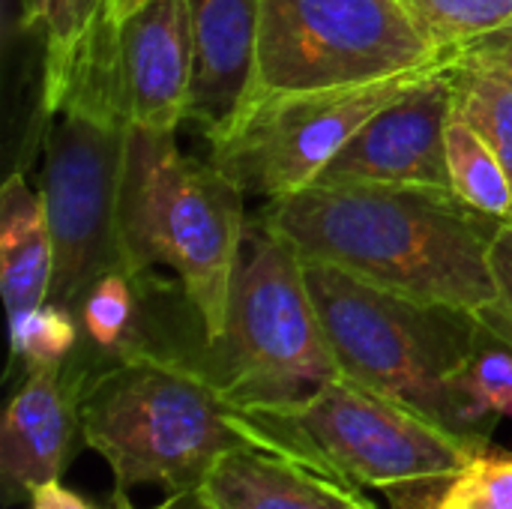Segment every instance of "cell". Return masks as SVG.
I'll use <instances>...</instances> for the list:
<instances>
[{
	"label": "cell",
	"mask_w": 512,
	"mask_h": 509,
	"mask_svg": "<svg viewBox=\"0 0 512 509\" xmlns=\"http://www.w3.org/2000/svg\"><path fill=\"white\" fill-rule=\"evenodd\" d=\"M114 501H117V498H114ZM117 507L129 509L126 507V501H117ZM153 509H213V507L204 501V495H201L198 489H183V492H168V498H165L162 504H156Z\"/></svg>",
	"instance_id": "27"
},
{
	"label": "cell",
	"mask_w": 512,
	"mask_h": 509,
	"mask_svg": "<svg viewBox=\"0 0 512 509\" xmlns=\"http://www.w3.org/2000/svg\"><path fill=\"white\" fill-rule=\"evenodd\" d=\"M81 438L114 474V498L135 486L198 489L231 450L246 447L231 405L183 357L147 351L96 372L81 390Z\"/></svg>",
	"instance_id": "4"
},
{
	"label": "cell",
	"mask_w": 512,
	"mask_h": 509,
	"mask_svg": "<svg viewBox=\"0 0 512 509\" xmlns=\"http://www.w3.org/2000/svg\"><path fill=\"white\" fill-rule=\"evenodd\" d=\"M189 18V120L207 141H216L231 129L255 84L261 0H189Z\"/></svg>",
	"instance_id": "13"
},
{
	"label": "cell",
	"mask_w": 512,
	"mask_h": 509,
	"mask_svg": "<svg viewBox=\"0 0 512 509\" xmlns=\"http://www.w3.org/2000/svg\"><path fill=\"white\" fill-rule=\"evenodd\" d=\"M447 174L450 189L474 210L512 222V177L486 138L468 126L456 108L447 126Z\"/></svg>",
	"instance_id": "17"
},
{
	"label": "cell",
	"mask_w": 512,
	"mask_h": 509,
	"mask_svg": "<svg viewBox=\"0 0 512 509\" xmlns=\"http://www.w3.org/2000/svg\"><path fill=\"white\" fill-rule=\"evenodd\" d=\"M198 492L213 509H342L327 477L249 444L225 453Z\"/></svg>",
	"instance_id": "15"
},
{
	"label": "cell",
	"mask_w": 512,
	"mask_h": 509,
	"mask_svg": "<svg viewBox=\"0 0 512 509\" xmlns=\"http://www.w3.org/2000/svg\"><path fill=\"white\" fill-rule=\"evenodd\" d=\"M231 423L255 450L333 483L381 492L453 471L492 447L342 375L294 402L231 408Z\"/></svg>",
	"instance_id": "6"
},
{
	"label": "cell",
	"mask_w": 512,
	"mask_h": 509,
	"mask_svg": "<svg viewBox=\"0 0 512 509\" xmlns=\"http://www.w3.org/2000/svg\"><path fill=\"white\" fill-rule=\"evenodd\" d=\"M447 60H459V63H474V66H486V69H498L512 78V30H495L489 36L474 39L471 45L453 51Z\"/></svg>",
	"instance_id": "24"
},
{
	"label": "cell",
	"mask_w": 512,
	"mask_h": 509,
	"mask_svg": "<svg viewBox=\"0 0 512 509\" xmlns=\"http://www.w3.org/2000/svg\"><path fill=\"white\" fill-rule=\"evenodd\" d=\"M54 279V243L42 207L21 171L0 189V291L9 324L48 303Z\"/></svg>",
	"instance_id": "14"
},
{
	"label": "cell",
	"mask_w": 512,
	"mask_h": 509,
	"mask_svg": "<svg viewBox=\"0 0 512 509\" xmlns=\"http://www.w3.org/2000/svg\"><path fill=\"white\" fill-rule=\"evenodd\" d=\"M465 390L492 414L512 417V348L486 330L483 345L471 357L465 375Z\"/></svg>",
	"instance_id": "23"
},
{
	"label": "cell",
	"mask_w": 512,
	"mask_h": 509,
	"mask_svg": "<svg viewBox=\"0 0 512 509\" xmlns=\"http://www.w3.org/2000/svg\"><path fill=\"white\" fill-rule=\"evenodd\" d=\"M105 0H18L21 30L42 42L45 57L63 54L99 15Z\"/></svg>",
	"instance_id": "22"
},
{
	"label": "cell",
	"mask_w": 512,
	"mask_h": 509,
	"mask_svg": "<svg viewBox=\"0 0 512 509\" xmlns=\"http://www.w3.org/2000/svg\"><path fill=\"white\" fill-rule=\"evenodd\" d=\"M84 378L69 366L24 369L0 429L3 504L30 501L36 489L60 483L81 438Z\"/></svg>",
	"instance_id": "12"
},
{
	"label": "cell",
	"mask_w": 512,
	"mask_h": 509,
	"mask_svg": "<svg viewBox=\"0 0 512 509\" xmlns=\"http://www.w3.org/2000/svg\"><path fill=\"white\" fill-rule=\"evenodd\" d=\"M492 267L501 291V303L512 312V222H504V228L495 237L492 246Z\"/></svg>",
	"instance_id": "25"
},
{
	"label": "cell",
	"mask_w": 512,
	"mask_h": 509,
	"mask_svg": "<svg viewBox=\"0 0 512 509\" xmlns=\"http://www.w3.org/2000/svg\"><path fill=\"white\" fill-rule=\"evenodd\" d=\"M444 60L402 0H261L249 96L357 87Z\"/></svg>",
	"instance_id": "8"
},
{
	"label": "cell",
	"mask_w": 512,
	"mask_h": 509,
	"mask_svg": "<svg viewBox=\"0 0 512 509\" xmlns=\"http://www.w3.org/2000/svg\"><path fill=\"white\" fill-rule=\"evenodd\" d=\"M435 45L450 57L512 18V0H402Z\"/></svg>",
	"instance_id": "20"
},
{
	"label": "cell",
	"mask_w": 512,
	"mask_h": 509,
	"mask_svg": "<svg viewBox=\"0 0 512 509\" xmlns=\"http://www.w3.org/2000/svg\"><path fill=\"white\" fill-rule=\"evenodd\" d=\"M183 357L231 408L294 402L339 378L303 255L261 216L246 222L219 336Z\"/></svg>",
	"instance_id": "5"
},
{
	"label": "cell",
	"mask_w": 512,
	"mask_h": 509,
	"mask_svg": "<svg viewBox=\"0 0 512 509\" xmlns=\"http://www.w3.org/2000/svg\"><path fill=\"white\" fill-rule=\"evenodd\" d=\"M447 63L453 69L456 114L486 138L512 177V78L474 63Z\"/></svg>",
	"instance_id": "19"
},
{
	"label": "cell",
	"mask_w": 512,
	"mask_h": 509,
	"mask_svg": "<svg viewBox=\"0 0 512 509\" xmlns=\"http://www.w3.org/2000/svg\"><path fill=\"white\" fill-rule=\"evenodd\" d=\"M246 192L213 162L180 153L174 132L126 129L117 228L123 270L141 279L165 264L183 282L201 342L219 336L240 255Z\"/></svg>",
	"instance_id": "3"
},
{
	"label": "cell",
	"mask_w": 512,
	"mask_h": 509,
	"mask_svg": "<svg viewBox=\"0 0 512 509\" xmlns=\"http://www.w3.org/2000/svg\"><path fill=\"white\" fill-rule=\"evenodd\" d=\"M150 0H105V6L99 12H114V15H123V12H132L138 6H144Z\"/></svg>",
	"instance_id": "29"
},
{
	"label": "cell",
	"mask_w": 512,
	"mask_h": 509,
	"mask_svg": "<svg viewBox=\"0 0 512 509\" xmlns=\"http://www.w3.org/2000/svg\"><path fill=\"white\" fill-rule=\"evenodd\" d=\"M135 282L126 270H114L105 279H99L87 297L78 306V324L90 345L102 354V369L156 351L138 330V300H135Z\"/></svg>",
	"instance_id": "18"
},
{
	"label": "cell",
	"mask_w": 512,
	"mask_h": 509,
	"mask_svg": "<svg viewBox=\"0 0 512 509\" xmlns=\"http://www.w3.org/2000/svg\"><path fill=\"white\" fill-rule=\"evenodd\" d=\"M45 144L42 207L54 243V279L48 300L78 312L87 291L123 270L117 201L126 153V129L60 114Z\"/></svg>",
	"instance_id": "10"
},
{
	"label": "cell",
	"mask_w": 512,
	"mask_h": 509,
	"mask_svg": "<svg viewBox=\"0 0 512 509\" xmlns=\"http://www.w3.org/2000/svg\"><path fill=\"white\" fill-rule=\"evenodd\" d=\"M30 509H96L90 501H84L81 495L63 489L60 483H48L42 489L33 492Z\"/></svg>",
	"instance_id": "26"
},
{
	"label": "cell",
	"mask_w": 512,
	"mask_h": 509,
	"mask_svg": "<svg viewBox=\"0 0 512 509\" xmlns=\"http://www.w3.org/2000/svg\"><path fill=\"white\" fill-rule=\"evenodd\" d=\"M333 483V480H330ZM333 492L339 498V507L342 509H378L369 498L360 495V489H351V486H342V483H333Z\"/></svg>",
	"instance_id": "28"
},
{
	"label": "cell",
	"mask_w": 512,
	"mask_h": 509,
	"mask_svg": "<svg viewBox=\"0 0 512 509\" xmlns=\"http://www.w3.org/2000/svg\"><path fill=\"white\" fill-rule=\"evenodd\" d=\"M261 219L309 261L408 300L483 312L501 300L492 246L501 219L441 186L312 183Z\"/></svg>",
	"instance_id": "1"
},
{
	"label": "cell",
	"mask_w": 512,
	"mask_h": 509,
	"mask_svg": "<svg viewBox=\"0 0 512 509\" xmlns=\"http://www.w3.org/2000/svg\"><path fill=\"white\" fill-rule=\"evenodd\" d=\"M390 509H512V456L483 450L465 465L384 489Z\"/></svg>",
	"instance_id": "16"
},
{
	"label": "cell",
	"mask_w": 512,
	"mask_h": 509,
	"mask_svg": "<svg viewBox=\"0 0 512 509\" xmlns=\"http://www.w3.org/2000/svg\"><path fill=\"white\" fill-rule=\"evenodd\" d=\"M435 66L357 87L249 96L231 129L210 141V162L246 195L288 198L312 186L384 105Z\"/></svg>",
	"instance_id": "9"
},
{
	"label": "cell",
	"mask_w": 512,
	"mask_h": 509,
	"mask_svg": "<svg viewBox=\"0 0 512 509\" xmlns=\"http://www.w3.org/2000/svg\"><path fill=\"white\" fill-rule=\"evenodd\" d=\"M12 339V360L24 369L33 366H66L75 357L78 348V321L75 312L42 303L21 321L9 324Z\"/></svg>",
	"instance_id": "21"
},
{
	"label": "cell",
	"mask_w": 512,
	"mask_h": 509,
	"mask_svg": "<svg viewBox=\"0 0 512 509\" xmlns=\"http://www.w3.org/2000/svg\"><path fill=\"white\" fill-rule=\"evenodd\" d=\"M498 30H512V18L507 21V24H504V27H498Z\"/></svg>",
	"instance_id": "30"
},
{
	"label": "cell",
	"mask_w": 512,
	"mask_h": 509,
	"mask_svg": "<svg viewBox=\"0 0 512 509\" xmlns=\"http://www.w3.org/2000/svg\"><path fill=\"white\" fill-rule=\"evenodd\" d=\"M189 87V0H150L123 15L99 12L63 54L45 57L42 111L174 132L189 117Z\"/></svg>",
	"instance_id": "7"
},
{
	"label": "cell",
	"mask_w": 512,
	"mask_h": 509,
	"mask_svg": "<svg viewBox=\"0 0 512 509\" xmlns=\"http://www.w3.org/2000/svg\"><path fill=\"white\" fill-rule=\"evenodd\" d=\"M453 117V69L438 63L399 99L384 105L321 171L315 183L441 186L447 174V126Z\"/></svg>",
	"instance_id": "11"
},
{
	"label": "cell",
	"mask_w": 512,
	"mask_h": 509,
	"mask_svg": "<svg viewBox=\"0 0 512 509\" xmlns=\"http://www.w3.org/2000/svg\"><path fill=\"white\" fill-rule=\"evenodd\" d=\"M303 267L342 378L420 411L447 432L489 441L498 414L462 384L486 339L477 312L408 300L324 261L303 258Z\"/></svg>",
	"instance_id": "2"
}]
</instances>
